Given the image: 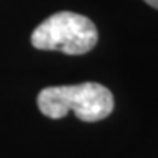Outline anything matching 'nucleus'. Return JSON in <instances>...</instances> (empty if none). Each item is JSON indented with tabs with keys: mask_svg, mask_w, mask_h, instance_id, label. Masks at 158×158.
Returning <instances> with one entry per match:
<instances>
[{
	"mask_svg": "<svg viewBox=\"0 0 158 158\" xmlns=\"http://www.w3.org/2000/svg\"><path fill=\"white\" fill-rule=\"evenodd\" d=\"M37 106L44 116L62 119L74 111L81 121L95 123L106 119L114 109V97L100 83H81L42 88L37 95Z\"/></svg>",
	"mask_w": 158,
	"mask_h": 158,
	"instance_id": "obj_1",
	"label": "nucleus"
},
{
	"mask_svg": "<svg viewBox=\"0 0 158 158\" xmlns=\"http://www.w3.org/2000/svg\"><path fill=\"white\" fill-rule=\"evenodd\" d=\"M98 32L90 18L70 11H60L46 18L32 32L30 42L35 49L60 51L63 55H86L97 46Z\"/></svg>",
	"mask_w": 158,
	"mask_h": 158,
	"instance_id": "obj_2",
	"label": "nucleus"
},
{
	"mask_svg": "<svg viewBox=\"0 0 158 158\" xmlns=\"http://www.w3.org/2000/svg\"><path fill=\"white\" fill-rule=\"evenodd\" d=\"M144 2H146L149 7H153V9H156L158 11V0H144Z\"/></svg>",
	"mask_w": 158,
	"mask_h": 158,
	"instance_id": "obj_3",
	"label": "nucleus"
}]
</instances>
